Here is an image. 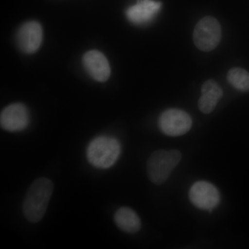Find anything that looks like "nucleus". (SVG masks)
<instances>
[{"label":"nucleus","instance_id":"nucleus-5","mask_svg":"<svg viewBox=\"0 0 249 249\" xmlns=\"http://www.w3.org/2000/svg\"><path fill=\"white\" fill-rule=\"evenodd\" d=\"M193 121L186 111L169 109L163 111L159 119V126L163 133L170 137H178L191 129Z\"/></svg>","mask_w":249,"mask_h":249},{"label":"nucleus","instance_id":"nucleus-1","mask_svg":"<svg viewBox=\"0 0 249 249\" xmlns=\"http://www.w3.org/2000/svg\"><path fill=\"white\" fill-rule=\"evenodd\" d=\"M53 192V183L48 178L36 179L29 186L23 201L24 217L29 222L37 223L43 218Z\"/></svg>","mask_w":249,"mask_h":249},{"label":"nucleus","instance_id":"nucleus-10","mask_svg":"<svg viewBox=\"0 0 249 249\" xmlns=\"http://www.w3.org/2000/svg\"><path fill=\"white\" fill-rule=\"evenodd\" d=\"M83 64L90 76L98 82H106L110 76L109 62L104 54L97 50H91L83 55Z\"/></svg>","mask_w":249,"mask_h":249},{"label":"nucleus","instance_id":"nucleus-3","mask_svg":"<svg viewBox=\"0 0 249 249\" xmlns=\"http://www.w3.org/2000/svg\"><path fill=\"white\" fill-rule=\"evenodd\" d=\"M181 160V152L177 150H160L154 152L147 162L149 179L155 184L164 183Z\"/></svg>","mask_w":249,"mask_h":249},{"label":"nucleus","instance_id":"nucleus-11","mask_svg":"<svg viewBox=\"0 0 249 249\" xmlns=\"http://www.w3.org/2000/svg\"><path fill=\"white\" fill-rule=\"evenodd\" d=\"M222 96V89L217 82L213 79L206 80L201 87V96L198 101L199 110L204 114L212 112Z\"/></svg>","mask_w":249,"mask_h":249},{"label":"nucleus","instance_id":"nucleus-4","mask_svg":"<svg viewBox=\"0 0 249 249\" xmlns=\"http://www.w3.org/2000/svg\"><path fill=\"white\" fill-rule=\"evenodd\" d=\"M221 36L222 29L217 19L206 16L196 24L193 32V41L199 50L211 52L219 45Z\"/></svg>","mask_w":249,"mask_h":249},{"label":"nucleus","instance_id":"nucleus-12","mask_svg":"<svg viewBox=\"0 0 249 249\" xmlns=\"http://www.w3.org/2000/svg\"><path fill=\"white\" fill-rule=\"evenodd\" d=\"M114 222L121 231L127 233H135L142 227L138 214L127 207H121L117 210L114 214Z\"/></svg>","mask_w":249,"mask_h":249},{"label":"nucleus","instance_id":"nucleus-13","mask_svg":"<svg viewBox=\"0 0 249 249\" xmlns=\"http://www.w3.org/2000/svg\"><path fill=\"white\" fill-rule=\"evenodd\" d=\"M229 83L239 91H249V72L240 67L229 70L227 73Z\"/></svg>","mask_w":249,"mask_h":249},{"label":"nucleus","instance_id":"nucleus-6","mask_svg":"<svg viewBox=\"0 0 249 249\" xmlns=\"http://www.w3.org/2000/svg\"><path fill=\"white\" fill-rule=\"evenodd\" d=\"M189 199L192 204L198 209L211 212L219 204L220 195L217 188L212 183L199 181L191 186Z\"/></svg>","mask_w":249,"mask_h":249},{"label":"nucleus","instance_id":"nucleus-7","mask_svg":"<svg viewBox=\"0 0 249 249\" xmlns=\"http://www.w3.org/2000/svg\"><path fill=\"white\" fill-rule=\"evenodd\" d=\"M43 31L40 23L31 21L19 28L16 36L18 47L24 53H35L42 45Z\"/></svg>","mask_w":249,"mask_h":249},{"label":"nucleus","instance_id":"nucleus-2","mask_svg":"<svg viewBox=\"0 0 249 249\" xmlns=\"http://www.w3.org/2000/svg\"><path fill=\"white\" fill-rule=\"evenodd\" d=\"M121 145L113 137H98L90 142L87 150V157L90 164L99 169L110 168L119 159Z\"/></svg>","mask_w":249,"mask_h":249},{"label":"nucleus","instance_id":"nucleus-9","mask_svg":"<svg viewBox=\"0 0 249 249\" xmlns=\"http://www.w3.org/2000/svg\"><path fill=\"white\" fill-rule=\"evenodd\" d=\"M161 8V3L155 0H138L135 4L126 10L127 19L137 26L151 22Z\"/></svg>","mask_w":249,"mask_h":249},{"label":"nucleus","instance_id":"nucleus-8","mask_svg":"<svg viewBox=\"0 0 249 249\" xmlns=\"http://www.w3.org/2000/svg\"><path fill=\"white\" fill-rule=\"evenodd\" d=\"M0 124L5 130L16 132L27 128L29 124V113L22 103H14L1 112Z\"/></svg>","mask_w":249,"mask_h":249}]
</instances>
